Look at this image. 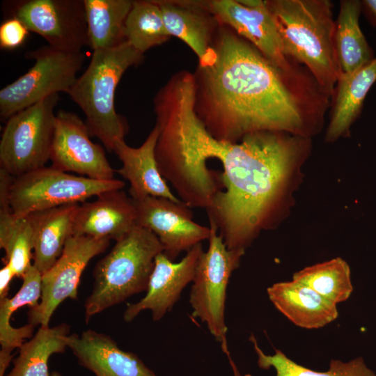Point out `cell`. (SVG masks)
<instances>
[{"instance_id":"14","label":"cell","mask_w":376,"mask_h":376,"mask_svg":"<svg viewBox=\"0 0 376 376\" xmlns=\"http://www.w3.org/2000/svg\"><path fill=\"white\" fill-rule=\"evenodd\" d=\"M201 243L188 251L178 263L163 252L155 259L146 295L136 303H128L124 320L132 321L141 312L150 310L154 321L160 320L171 311L184 288L192 282L196 266L203 252Z\"/></svg>"},{"instance_id":"32","label":"cell","mask_w":376,"mask_h":376,"mask_svg":"<svg viewBox=\"0 0 376 376\" xmlns=\"http://www.w3.org/2000/svg\"><path fill=\"white\" fill-rule=\"evenodd\" d=\"M361 14L376 28V0H361Z\"/></svg>"},{"instance_id":"34","label":"cell","mask_w":376,"mask_h":376,"mask_svg":"<svg viewBox=\"0 0 376 376\" xmlns=\"http://www.w3.org/2000/svg\"><path fill=\"white\" fill-rule=\"evenodd\" d=\"M51 376H61V375L58 372H52L51 373Z\"/></svg>"},{"instance_id":"4","label":"cell","mask_w":376,"mask_h":376,"mask_svg":"<svg viewBox=\"0 0 376 376\" xmlns=\"http://www.w3.org/2000/svg\"><path fill=\"white\" fill-rule=\"evenodd\" d=\"M164 248L149 229L137 226L96 265L94 284L84 303L85 321L130 297L146 291L155 257Z\"/></svg>"},{"instance_id":"21","label":"cell","mask_w":376,"mask_h":376,"mask_svg":"<svg viewBox=\"0 0 376 376\" xmlns=\"http://www.w3.org/2000/svg\"><path fill=\"white\" fill-rule=\"evenodd\" d=\"M79 206V203L65 205L27 216L33 235L32 264L42 274L61 256L66 242L73 235Z\"/></svg>"},{"instance_id":"15","label":"cell","mask_w":376,"mask_h":376,"mask_svg":"<svg viewBox=\"0 0 376 376\" xmlns=\"http://www.w3.org/2000/svg\"><path fill=\"white\" fill-rule=\"evenodd\" d=\"M137 226L134 200L121 189L111 190L98 195L93 201L79 204L73 235L116 242Z\"/></svg>"},{"instance_id":"10","label":"cell","mask_w":376,"mask_h":376,"mask_svg":"<svg viewBox=\"0 0 376 376\" xmlns=\"http://www.w3.org/2000/svg\"><path fill=\"white\" fill-rule=\"evenodd\" d=\"M109 242L107 239L71 236L61 256L42 274L40 300L37 306L29 308V323L49 326L52 315L64 300H77L84 270L92 258L106 250Z\"/></svg>"},{"instance_id":"26","label":"cell","mask_w":376,"mask_h":376,"mask_svg":"<svg viewBox=\"0 0 376 376\" xmlns=\"http://www.w3.org/2000/svg\"><path fill=\"white\" fill-rule=\"evenodd\" d=\"M0 247L6 254L3 263L22 279L32 265L33 230L28 217H15L9 204L0 205Z\"/></svg>"},{"instance_id":"6","label":"cell","mask_w":376,"mask_h":376,"mask_svg":"<svg viewBox=\"0 0 376 376\" xmlns=\"http://www.w3.org/2000/svg\"><path fill=\"white\" fill-rule=\"evenodd\" d=\"M118 179L98 180L77 176L46 166L13 178L9 204L17 217L65 205L82 203L103 192L122 189Z\"/></svg>"},{"instance_id":"28","label":"cell","mask_w":376,"mask_h":376,"mask_svg":"<svg viewBox=\"0 0 376 376\" xmlns=\"http://www.w3.org/2000/svg\"><path fill=\"white\" fill-rule=\"evenodd\" d=\"M292 280L307 285L336 305L346 301L353 291L350 267L340 258L306 267L295 272Z\"/></svg>"},{"instance_id":"29","label":"cell","mask_w":376,"mask_h":376,"mask_svg":"<svg viewBox=\"0 0 376 376\" xmlns=\"http://www.w3.org/2000/svg\"><path fill=\"white\" fill-rule=\"evenodd\" d=\"M249 340L258 355V366L265 370L274 368L276 370L275 376H376L375 373L367 367L361 357L347 362L332 359L329 363V370L320 372L297 363L280 350L275 349L274 354L267 355L259 347L253 334Z\"/></svg>"},{"instance_id":"18","label":"cell","mask_w":376,"mask_h":376,"mask_svg":"<svg viewBox=\"0 0 376 376\" xmlns=\"http://www.w3.org/2000/svg\"><path fill=\"white\" fill-rule=\"evenodd\" d=\"M159 133L155 124L144 142L137 148L128 146L125 140L117 141L113 152L121 161L122 166L116 171L130 182L129 193L134 200L155 196L182 203L172 193L160 173L155 155Z\"/></svg>"},{"instance_id":"30","label":"cell","mask_w":376,"mask_h":376,"mask_svg":"<svg viewBox=\"0 0 376 376\" xmlns=\"http://www.w3.org/2000/svg\"><path fill=\"white\" fill-rule=\"evenodd\" d=\"M29 30L16 17L6 18L0 25V47L13 50L22 46L25 42Z\"/></svg>"},{"instance_id":"12","label":"cell","mask_w":376,"mask_h":376,"mask_svg":"<svg viewBox=\"0 0 376 376\" xmlns=\"http://www.w3.org/2000/svg\"><path fill=\"white\" fill-rule=\"evenodd\" d=\"M90 136L86 123L76 113L59 110L55 118L51 166L94 180L114 179L115 170L104 149L93 143Z\"/></svg>"},{"instance_id":"33","label":"cell","mask_w":376,"mask_h":376,"mask_svg":"<svg viewBox=\"0 0 376 376\" xmlns=\"http://www.w3.org/2000/svg\"><path fill=\"white\" fill-rule=\"evenodd\" d=\"M228 359H229V361H230V364L231 366V368L233 369V373H234V376H242L236 366V365L235 364L234 361H233L232 358L230 357V353L226 354Z\"/></svg>"},{"instance_id":"5","label":"cell","mask_w":376,"mask_h":376,"mask_svg":"<svg viewBox=\"0 0 376 376\" xmlns=\"http://www.w3.org/2000/svg\"><path fill=\"white\" fill-rule=\"evenodd\" d=\"M211 230L209 246L196 266L189 295L191 315L205 323L210 334L229 353L225 322L226 291L230 276L240 265L242 250H230L225 245L217 228Z\"/></svg>"},{"instance_id":"13","label":"cell","mask_w":376,"mask_h":376,"mask_svg":"<svg viewBox=\"0 0 376 376\" xmlns=\"http://www.w3.org/2000/svg\"><path fill=\"white\" fill-rule=\"evenodd\" d=\"M134 201L137 210V225L156 235L164 248L163 253L172 261L182 252H187L210 237V226L194 222L190 207L183 202L155 196Z\"/></svg>"},{"instance_id":"22","label":"cell","mask_w":376,"mask_h":376,"mask_svg":"<svg viewBox=\"0 0 376 376\" xmlns=\"http://www.w3.org/2000/svg\"><path fill=\"white\" fill-rule=\"evenodd\" d=\"M361 0L340 1L334 45L340 74L352 72L375 58L359 25Z\"/></svg>"},{"instance_id":"27","label":"cell","mask_w":376,"mask_h":376,"mask_svg":"<svg viewBox=\"0 0 376 376\" xmlns=\"http://www.w3.org/2000/svg\"><path fill=\"white\" fill-rule=\"evenodd\" d=\"M159 6L155 1H133L125 22V38L134 49L144 54L169 40Z\"/></svg>"},{"instance_id":"23","label":"cell","mask_w":376,"mask_h":376,"mask_svg":"<svg viewBox=\"0 0 376 376\" xmlns=\"http://www.w3.org/2000/svg\"><path fill=\"white\" fill-rule=\"evenodd\" d=\"M88 26V46L110 49L125 42V22L132 0H84Z\"/></svg>"},{"instance_id":"20","label":"cell","mask_w":376,"mask_h":376,"mask_svg":"<svg viewBox=\"0 0 376 376\" xmlns=\"http://www.w3.org/2000/svg\"><path fill=\"white\" fill-rule=\"evenodd\" d=\"M375 82L376 56L356 70L340 75L331 97L330 120L325 135L327 142H334L349 134Z\"/></svg>"},{"instance_id":"17","label":"cell","mask_w":376,"mask_h":376,"mask_svg":"<svg viewBox=\"0 0 376 376\" xmlns=\"http://www.w3.org/2000/svg\"><path fill=\"white\" fill-rule=\"evenodd\" d=\"M67 345L78 363L96 376H157L137 355L121 350L104 334L88 329L70 334Z\"/></svg>"},{"instance_id":"31","label":"cell","mask_w":376,"mask_h":376,"mask_svg":"<svg viewBox=\"0 0 376 376\" xmlns=\"http://www.w3.org/2000/svg\"><path fill=\"white\" fill-rule=\"evenodd\" d=\"M14 277L16 276L12 267L8 263H4L0 270V299L8 297L10 284Z\"/></svg>"},{"instance_id":"25","label":"cell","mask_w":376,"mask_h":376,"mask_svg":"<svg viewBox=\"0 0 376 376\" xmlns=\"http://www.w3.org/2000/svg\"><path fill=\"white\" fill-rule=\"evenodd\" d=\"M22 279V285L12 297L0 299V344L1 353L12 354L19 348L24 339L33 336L35 325L28 323L19 328L10 324L12 315L19 308L37 306L41 297L42 274L33 265L26 270Z\"/></svg>"},{"instance_id":"9","label":"cell","mask_w":376,"mask_h":376,"mask_svg":"<svg viewBox=\"0 0 376 376\" xmlns=\"http://www.w3.org/2000/svg\"><path fill=\"white\" fill-rule=\"evenodd\" d=\"M2 10L6 18H17L53 47L78 52L88 46L84 0L6 1Z\"/></svg>"},{"instance_id":"3","label":"cell","mask_w":376,"mask_h":376,"mask_svg":"<svg viewBox=\"0 0 376 376\" xmlns=\"http://www.w3.org/2000/svg\"><path fill=\"white\" fill-rule=\"evenodd\" d=\"M143 58V54L127 41L94 50L87 68L67 93L84 113L91 136L111 152L117 141L125 140L128 130L126 120L116 111V87L126 70Z\"/></svg>"},{"instance_id":"11","label":"cell","mask_w":376,"mask_h":376,"mask_svg":"<svg viewBox=\"0 0 376 376\" xmlns=\"http://www.w3.org/2000/svg\"><path fill=\"white\" fill-rule=\"evenodd\" d=\"M209 10L220 24L226 25L254 46L273 65L287 72L300 70L287 56L266 1L212 0Z\"/></svg>"},{"instance_id":"16","label":"cell","mask_w":376,"mask_h":376,"mask_svg":"<svg viewBox=\"0 0 376 376\" xmlns=\"http://www.w3.org/2000/svg\"><path fill=\"white\" fill-rule=\"evenodd\" d=\"M169 36L184 42L195 53L198 65L214 56L213 41L220 23L208 8L207 1H155Z\"/></svg>"},{"instance_id":"7","label":"cell","mask_w":376,"mask_h":376,"mask_svg":"<svg viewBox=\"0 0 376 376\" xmlns=\"http://www.w3.org/2000/svg\"><path fill=\"white\" fill-rule=\"evenodd\" d=\"M54 94L7 119L0 141V166L14 178L45 166L54 134Z\"/></svg>"},{"instance_id":"19","label":"cell","mask_w":376,"mask_h":376,"mask_svg":"<svg viewBox=\"0 0 376 376\" xmlns=\"http://www.w3.org/2000/svg\"><path fill=\"white\" fill-rule=\"evenodd\" d=\"M267 293L274 307L301 328L323 327L338 315L336 304L295 280L274 283Z\"/></svg>"},{"instance_id":"1","label":"cell","mask_w":376,"mask_h":376,"mask_svg":"<svg viewBox=\"0 0 376 376\" xmlns=\"http://www.w3.org/2000/svg\"><path fill=\"white\" fill-rule=\"evenodd\" d=\"M212 46V60L194 77L195 111L213 137L236 143L259 131L308 137L316 130L331 97L309 72L277 68L226 25Z\"/></svg>"},{"instance_id":"8","label":"cell","mask_w":376,"mask_h":376,"mask_svg":"<svg viewBox=\"0 0 376 376\" xmlns=\"http://www.w3.org/2000/svg\"><path fill=\"white\" fill-rule=\"evenodd\" d=\"M33 66L0 91V116L8 119L16 113L60 92L68 93L85 60L82 52L56 49L49 45L26 52Z\"/></svg>"},{"instance_id":"2","label":"cell","mask_w":376,"mask_h":376,"mask_svg":"<svg viewBox=\"0 0 376 376\" xmlns=\"http://www.w3.org/2000/svg\"><path fill=\"white\" fill-rule=\"evenodd\" d=\"M284 54L304 64L331 97L340 72L334 45L335 20L329 0H265Z\"/></svg>"},{"instance_id":"24","label":"cell","mask_w":376,"mask_h":376,"mask_svg":"<svg viewBox=\"0 0 376 376\" xmlns=\"http://www.w3.org/2000/svg\"><path fill=\"white\" fill-rule=\"evenodd\" d=\"M70 331L66 323L52 327L40 326L36 334L19 348L13 367L6 376H51L49 359L54 354L65 351Z\"/></svg>"}]
</instances>
